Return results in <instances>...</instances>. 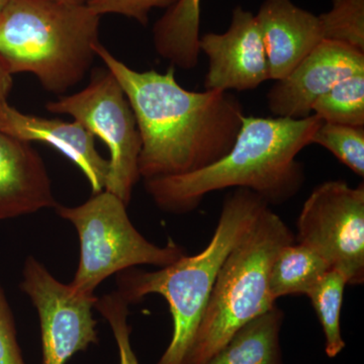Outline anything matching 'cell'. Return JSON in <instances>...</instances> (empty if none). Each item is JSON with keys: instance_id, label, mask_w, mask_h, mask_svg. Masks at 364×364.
I'll use <instances>...</instances> for the list:
<instances>
[{"instance_id": "5", "label": "cell", "mask_w": 364, "mask_h": 364, "mask_svg": "<svg viewBox=\"0 0 364 364\" xmlns=\"http://www.w3.org/2000/svg\"><path fill=\"white\" fill-rule=\"evenodd\" d=\"M294 241L270 207L261 213L222 265L182 364L205 363L244 325L275 306L268 291L270 267L280 249Z\"/></svg>"}, {"instance_id": "13", "label": "cell", "mask_w": 364, "mask_h": 364, "mask_svg": "<svg viewBox=\"0 0 364 364\" xmlns=\"http://www.w3.org/2000/svg\"><path fill=\"white\" fill-rule=\"evenodd\" d=\"M58 205L44 160L32 143L0 132V221Z\"/></svg>"}, {"instance_id": "26", "label": "cell", "mask_w": 364, "mask_h": 364, "mask_svg": "<svg viewBox=\"0 0 364 364\" xmlns=\"http://www.w3.org/2000/svg\"><path fill=\"white\" fill-rule=\"evenodd\" d=\"M54 1L63 2L69 4H86L88 0H54Z\"/></svg>"}, {"instance_id": "15", "label": "cell", "mask_w": 364, "mask_h": 364, "mask_svg": "<svg viewBox=\"0 0 364 364\" xmlns=\"http://www.w3.org/2000/svg\"><path fill=\"white\" fill-rule=\"evenodd\" d=\"M284 314L273 306L235 333L203 364H284L280 332Z\"/></svg>"}, {"instance_id": "2", "label": "cell", "mask_w": 364, "mask_h": 364, "mask_svg": "<svg viewBox=\"0 0 364 364\" xmlns=\"http://www.w3.org/2000/svg\"><path fill=\"white\" fill-rule=\"evenodd\" d=\"M316 114L305 119L244 117L233 147L221 159L182 176L145 179V188L163 212L186 214L213 191L236 188L257 193L268 205L298 195L305 169L296 160L311 145L322 124Z\"/></svg>"}, {"instance_id": "7", "label": "cell", "mask_w": 364, "mask_h": 364, "mask_svg": "<svg viewBox=\"0 0 364 364\" xmlns=\"http://www.w3.org/2000/svg\"><path fill=\"white\" fill-rule=\"evenodd\" d=\"M46 109L71 117L105 144L111 157L105 191L128 205L141 178L139 156L142 143L130 102L112 72L97 69L85 88L48 102Z\"/></svg>"}, {"instance_id": "11", "label": "cell", "mask_w": 364, "mask_h": 364, "mask_svg": "<svg viewBox=\"0 0 364 364\" xmlns=\"http://www.w3.org/2000/svg\"><path fill=\"white\" fill-rule=\"evenodd\" d=\"M364 73V53L350 46L324 40L286 77L275 81L267 93L275 117L305 119L318 98L354 74Z\"/></svg>"}, {"instance_id": "4", "label": "cell", "mask_w": 364, "mask_h": 364, "mask_svg": "<svg viewBox=\"0 0 364 364\" xmlns=\"http://www.w3.org/2000/svg\"><path fill=\"white\" fill-rule=\"evenodd\" d=\"M100 21L86 4L9 0L0 16V61L13 75L33 74L44 90L66 92L97 58Z\"/></svg>"}, {"instance_id": "3", "label": "cell", "mask_w": 364, "mask_h": 364, "mask_svg": "<svg viewBox=\"0 0 364 364\" xmlns=\"http://www.w3.org/2000/svg\"><path fill=\"white\" fill-rule=\"evenodd\" d=\"M267 207L257 193L236 188L225 198L212 239L200 253L186 254L156 272L130 268L119 273L117 293L127 303L160 294L168 304L173 331L156 364L183 363L222 265Z\"/></svg>"}, {"instance_id": "16", "label": "cell", "mask_w": 364, "mask_h": 364, "mask_svg": "<svg viewBox=\"0 0 364 364\" xmlns=\"http://www.w3.org/2000/svg\"><path fill=\"white\" fill-rule=\"evenodd\" d=\"M200 0H178L153 30L155 50L172 66L193 69L200 59Z\"/></svg>"}, {"instance_id": "19", "label": "cell", "mask_w": 364, "mask_h": 364, "mask_svg": "<svg viewBox=\"0 0 364 364\" xmlns=\"http://www.w3.org/2000/svg\"><path fill=\"white\" fill-rule=\"evenodd\" d=\"M312 114L325 123L364 127V73L342 79L318 98Z\"/></svg>"}, {"instance_id": "9", "label": "cell", "mask_w": 364, "mask_h": 364, "mask_svg": "<svg viewBox=\"0 0 364 364\" xmlns=\"http://www.w3.org/2000/svg\"><path fill=\"white\" fill-rule=\"evenodd\" d=\"M21 289L39 314L42 364H66L74 354L97 343L95 294L59 282L33 256L25 261Z\"/></svg>"}, {"instance_id": "6", "label": "cell", "mask_w": 364, "mask_h": 364, "mask_svg": "<svg viewBox=\"0 0 364 364\" xmlns=\"http://www.w3.org/2000/svg\"><path fill=\"white\" fill-rule=\"evenodd\" d=\"M55 210L78 233L80 257L70 284L79 293L91 296L112 275L139 265L167 267L186 255L173 242L160 247L148 241L132 224L126 203L109 191L93 193L82 205H59Z\"/></svg>"}, {"instance_id": "18", "label": "cell", "mask_w": 364, "mask_h": 364, "mask_svg": "<svg viewBox=\"0 0 364 364\" xmlns=\"http://www.w3.org/2000/svg\"><path fill=\"white\" fill-rule=\"evenodd\" d=\"M346 286L347 282L343 275L336 270L330 269L306 294L322 326L325 353L329 358H337L346 347L340 326Z\"/></svg>"}, {"instance_id": "21", "label": "cell", "mask_w": 364, "mask_h": 364, "mask_svg": "<svg viewBox=\"0 0 364 364\" xmlns=\"http://www.w3.org/2000/svg\"><path fill=\"white\" fill-rule=\"evenodd\" d=\"M324 40L364 53V0H332V9L318 16Z\"/></svg>"}, {"instance_id": "25", "label": "cell", "mask_w": 364, "mask_h": 364, "mask_svg": "<svg viewBox=\"0 0 364 364\" xmlns=\"http://www.w3.org/2000/svg\"><path fill=\"white\" fill-rule=\"evenodd\" d=\"M13 88V74L0 61V109L7 104V97Z\"/></svg>"}, {"instance_id": "12", "label": "cell", "mask_w": 364, "mask_h": 364, "mask_svg": "<svg viewBox=\"0 0 364 364\" xmlns=\"http://www.w3.org/2000/svg\"><path fill=\"white\" fill-rule=\"evenodd\" d=\"M0 132L26 141L42 142L77 165L92 193L105 191L109 162L95 148V136L78 122L23 114L6 104L0 109Z\"/></svg>"}, {"instance_id": "27", "label": "cell", "mask_w": 364, "mask_h": 364, "mask_svg": "<svg viewBox=\"0 0 364 364\" xmlns=\"http://www.w3.org/2000/svg\"><path fill=\"white\" fill-rule=\"evenodd\" d=\"M9 2V0H0V16H1V14L4 13V9H6V6Z\"/></svg>"}, {"instance_id": "22", "label": "cell", "mask_w": 364, "mask_h": 364, "mask_svg": "<svg viewBox=\"0 0 364 364\" xmlns=\"http://www.w3.org/2000/svg\"><path fill=\"white\" fill-rule=\"evenodd\" d=\"M129 306L130 304L127 303L117 291L98 299L95 304V308L111 326L119 349V364H139L131 343Z\"/></svg>"}, {"instance_id": "10", "label": "cell", "mask_w": 364, "mask_h": 364, "mask_svg": "<svg viewBox=\"0 0 364 364\" xmlns=\"http://www.w3.org/2000/svg\"><path fill=\"white\" fill-rule=\"evenodd\" d=\"M200 52L208 58L205 90L247 91L270 80L269 65L255 16L239 6L226 32L200 38Z\"/></svg>"}, {"instance_id": "17", "label": "cell", "mask_w": 364, "mask_h": 364, "mask_svg": "<svg viewBox=\"0 0 364 364\" xmlns=\"http://www.w3.org/2000/svg\"><path fill=\"white\" fill-rule=\"evenodd\" d=\"M329 270L327 262L313 249L296 241L287 244L277 252L270 267V296L277 301L282 296H306Z\"/></svg>"}, {"instance_id": "24", "label": "cell", "mask_w": 364, "mask_h": 364, "mask_svg": "<svg viewBox=\"0 0 364 364\" xmlns=\"http://www.w3.org/2000/svg\"><path fill=\"white\" fill-rule=\"evenodd\" d=\"M0 364H26L21 353L11 306L0 286Z\"/></svg>"}, {"instance_id": "23", "label": "cell", "mask_w": 364, "mask_h": 364, "mask_svg": "<svg viewBox=\"0 0 364 364\" xmlns=\"http://www.w3.org/2000/svg\"><path fill=\"white\" fill-rule=\"evenodd\" d=\"M178 0H88L86 6L97 16L117 14L138 21L142 25L148 21L154 9H170Z\"/></svg>"}, {"instance_id": "8", "label": "cell", "mask_w": 364, "mask_h": 364, "mask_svg": "<svg viewBox=\"0 0 364 364\" xmlns=\"http://www.w3.org/2000/svg\"><path fill=\"white\" fill-rule=\"evenodd\" d=\"M296 240L316 251L347 284L364 282V184L323 182L306 198Z\"/></svg>"}, {"instance_id": "1", "label": "cell", "mask_w": 364, "mask_h": 364, "mask_svg": "<svg viewBox=\"0 0 364 364\" xmlns=\"http://www.w3.org/2000/svg\"><path fill=\"white\" fill-rule=\"evenodd\" d=\"M123 88L140 133L139 173L145 179L182 176L227 154L240 132V100L230 92L189 91L177 82L174 66L164 73L127 66L102 43L95 47Z\"/></svg>"}, {"instance_id": "20", "label": "cell", "mask_w": 364, "mask_h": 364, "mask_svg": "<svg viewBox=\"0 0 364 364\" xmlns=\"http://www.w3.org/2000/svg\"><path fill=\"white\" fill-rule=\"evenodd\" d=\"M331 152L342 164L364 177V127L322 122L311 140Z\"/></svg>"}, {"instance_id": "14", "label": "cell", "mask_w": 364, "mask_h": 364, "mask_svg": "<svg viewBox=\"0 0 364 364\" xmlns=\"http://www.w3.org/2000/svg\"><path fill=\"white\" fill-rule=\"evenodd\" d=\"M255 18L267 51L270 80L286 77L324 41L318 16L291 0H264Z\"/></svg>"}]
</instances>
